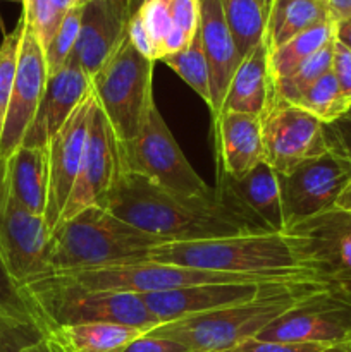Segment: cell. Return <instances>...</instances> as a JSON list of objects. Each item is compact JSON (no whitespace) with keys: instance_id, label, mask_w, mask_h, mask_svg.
<instances>
[{"instance_id":"1","label":"cell","mask_w":351,"mask_h":352,"mask_svg":"<svg viewBox=\"0 0 351 352\" xmlns=\"http://www.w3.org/2000/svg\"><path fill=\"white\" fill-rule=\"evenodd\" d=\"M105 208L129 226L164 237L169 243L260 232L217 191L212 198H188L131 172H120Z\"/></svg>"},{"instance_id":"2","label":"cell","mask_w":351,"mask_h":352,"mask_svg":"<svg viewBox=\"0 0 351 352\" xmlns=\"http://www.w3.org/2000/svg\"><path fill=\"white\" fill-rule=\"evenodd\" d=\"M147 260L224 274L312 278L336 285L319 270L305 237L292 230L160 244L148 251Z\"/></svg>"},{"instance_id":"3","label":"cell","mask_w":351,"mask_h":352,"mask_svg":"<svg viewBox=\"0 0 351 352\" xmlns=\"http://www.w3.org/2000/svg\"><path fill=\"white\" fill-rule=\"evenodd\" d=\"M330 287L334 285L315 280L268 285L258 298L248 302L164 323L147 333L176 340L189 352H227L244 340L255 339L303 298Z\"/></svg>"},{"instance_id":"4","label":"cell","mask_w":351,"mask_h":352,"mask_svg":"<svg viewBox=\"0 0 351 352\" xmlns=\"http://www.w3.org/2000/svg\"><path fill=\"white\" fill-rule=\"evenodd\" d=\"M167 243L129 226L103 206H92L61 220L52 230L48 275L147 260L148 251Z\"/></svg>"},{"instance_id":"5","label":"cell","mask_w":351,"mask_h":352,"mask_svg":"<svg viewBox=\"0 0 351 352\" xmlns=\"http://www.w3.org/2000/svg\"><path fill=\"white\" fill-rule=\"evenodd\" d=\"M23 287L47 322L50 333L61 327L85 323H117L145 332L162 325L140 294L81 287L52 275L34 278Z\"/></svg>"},{"instance_id":"6","label":"cell","mask_w":351,"mask_h":352,"mask_svg":"<svg viewBox=\"0 0 351 352\" xmlns=\"http://www.w3.org/2000/svg\"><path fill=\"white\" fill-rule=\"evenodd\" d=\"M151 79L153 60L133 47L127 33L92 78L93 96L119 143L133 141L143 127L155 103Z\"/></svg>"},{"instance_id":"7","label":"cell","mask_w":351,"mask_h":352,"mask_svg":"<svg viewBox=\"0 0 351 352\" xmlns=\"http://www.w3.org/2000/svg\"><path fill=\"white\" fill-rule=\"evenodd\" d=\"M52 277L58 278L62 282H67V284L81 285V287L131 292V294H150V292H164L172 291V289L193 287V285L205 284H268V282L312 280V278H282L264 277V275L224 274V272L198 270V268L158 263V261L150 260L103 265V267L96 268L55 274Z\"/></svg>"},{"instance_id":"8","label":"cell","mask_w":351,"mask_h":352,"mask_svg":"<svg viewBox=\"0 0 351 352\" xmlns=\"http://www.w3.org/2000/svg\"><path fill=\"white\" fill-rule=\"evenodd\" d=\"M119 151L123 172L143 175L179 196L212 198L215 195V189L210 188L186 160L155 103L138 136L127 143H119Z\"/></svg>"},{"instance_id":"9","label":"cell","mask_w":351,"mask_h":352,"mask_svg":"<svg viewBox=\"0 0 351 352\" xmlns=\"http://www.w3.org/2000/svg\"><path fill=\"white\" fill-rule=\"evenodd\" d=\"M255 339L351 346V291L330 287L312 292Z\"/></svg>"},{"instance_id":"10","label":"cell","mask_w":351,"mask_h":352,"mask_svg":"<svg viewBox=\"0 0 351 352\" xmlns=\"http://www.w3.org/2000/svg\"><path fill=\"white\" fill-rule=\"evenodd\" d=\"M48 250L50 230L45 219L14 199L0 162V254L14 280L24 285L50 274Z\"/></svg>"},{"instance_id":"11","label":"cell","mask_w":351,"mask_h":352,"mask_svg":"<svg viewBox=\"0 0 351 352\" xmlns=\"http://www.w3.org/2000/svg\"><path fill=\"white\" fill-rule=\"evenodd\" d=\"M350 181L351 160L332 148L320 157L305 160L288 174L279 175L288 227L334 208Z\"/></svg>"},{"instance_id":"12","label":"cell","mask_w":351,"mask_h":352,"mask_svg":"<svg viewBox=\"0 0 351 352\" xmlns=\"http://www.w3.org/2000/svg\"><path fill=\"white\" fill-rule=\"evenodd\" d=\"M262 140L264 162L279 175L329 150L323 124L288 102H274L262 117Z\"/></svg>"},{"instance_id":"13","label":"cell","mask_w":351,"mask_h":352,"mask_svg":"<svg viewBox=\"0 0 351 352\" xmlns=\"http://www.w3.org/2000/svg\"><path fill=\"white\" fill-rule=\"evenodd\" d=\"M123 172L119 141L107 120L105 113L96 103L89 120L88 141L81 168L74 182L71 196L64 206L61 220H69L92 206L105 208L107 198ZM58 220V222H61Z\"/></svg>"},{"instance_id":"14","label":"cell","mask_w":351,"mask_h":352,"mask_svg":"<svg viewBox=\"0 0 351 352\" xmlns=\"http://www.w3.org/2000/svg\"><path fill=\"white\" fill-rule=\"evenodd\" d=\"M47 79L48 69L45 50L34 31L24 19L16 79H14V88L0 134V162L9 160L23 144L24 134L36 116Z\"/></svg>"},{"instance_id":"15","label":"cell","mask_w":351,"mask_h":352,"mask_svg":"<svg viewBox=\"0 0 351 352\" xmlns=\"http://www.w3.org/2000/svg\"><path fill=\"white\" fill-rule=\"evenodd\" d=\"M95 107L96 100L93 93H89L88 98L72 112L67 122L48 144V196L45 223L50 234L61 220L65 203L78 179L88 141L89 120Z\"/></svg>"},{"instance_id":"16","label":"cell","mask_w":351,"mask_h":352,"mask_svg":"<svg viewBox=\"0 0 351 352\" xmlns=\"http://www.w3.org/2000/svg\"><path fill=\"white\" fill-rule=\"evenodd\" d=\"M215 189L229 199L250 223L262 232H284L288 223L282 206L279 174L260 162L243 177L234 179L217 170Z\"/></svg>"},{"instance_id":"17","label":"cell","mask_w":351,"mask_h":352,"mask_svg":"<svg viewBox=\"0 0 351 352\" xmlns=\"http://www.w3.org/2000/svg\"><path fill=\"white\" fill-rule=\"evenodd\" d=\"M92 93V81L81 65L69 57L64 67L50 74L36 116L28 127L21 146L48 148L55 134Z\"/></svg>"},{"instance_id":"18","label":"cell","mask_w":351,"mask_h":352,"mask_svg":"<svg viewBox=\"0 0 351 352\" xmlns=\"http://www.w3.org/2000/svg\"><path fill=\"white\" fill-rule=\"evenodd\" d=\"M286 230L301 234L319 270L330 282L351 291V213L334 206Z\"/></svg>"},{"instance_id":"19","label":"cell","mask_w":351,"mask_h":352,"mask_svg":"<svg viewBox=\"0 0 351 352\" xmlns=\"http://www.w3.org/2000/svg\"><path fill=\"white\" fill-rule=\"evenodd\" d=\"M274 284H282V282H268V284H205L140 296L143 299L145 306L151 311V315L164 325V323L176 322V320L188 318V316L202 315V313L213 311V309L248 302L251 299L258 298L268 285Z\"/></svg>"},{"instance_id":"20","label":"cell","mask_w":351,"mask_h":352,"mask_svg":"<svg viewBox=\"0 0 351 352\" xmlns=\"http://www.w3.org/2000/svg\"><path fill=\"white\" fill-rule=\"evenodd\" d=\"M203 50L210 67V112L212 119L220 113L231 79L241 64L233 34L224 19L220 0H200V26Z\"/></svg>"},{"instance_id":"21","label":"cell","mask_w":351,"mask_h":352,"mask_svg":"<svg viewBox=\"0 0 351 352\" xmlns=\"http://www.w3.org/2000/svg\"><path fill=\"white\" fill-rule=\"evenodd\" d=\"M219 170L240 179L264 162L262 119L240 112H222L213 119Z\"/></svg>"},{"instance_id":"22","label":"cell","mask_w":351,"mask_h":352,"mask_svg":"<svg viewBox=\"0 0 351 352\" xmlns=\"http://www.w3.org/2000/svg\"><path fill=\"white\" fill-rule=\"evenodd\" d=\"M126 28L127 19L109 0H93L83 7L79 36L71 57L81 65L89 81L119 47Z\"/></svg>"},{"instance_id":"23","label":"cell","mask_w":351,"mask_h":352,"mask_svg":"<svg viewBox=\"0 0 351 352\" xmlns=\"http://www.w3.org/2000/svg\"><path fill=\"white\" fill-rule=\"evenodd\" d=\"M268 54L270 47L265 40L241 60L231 79L220 113L240 112L262 119L268 112L275 102Z\"/></svg>"},{"instance_id":"24","label":"cell","mask_w":351,"mask_h":352,"mask_svg":"<svg viewBox=\"0 0 351 352\" xmlns=\"http://www.w3.org/2000/svg\"><path fill=\"white\" fill-rule=\"evenodd\" d=\"M2 164L14 199L33 215L45 219L48 196V148L21 146Z\"/></svg>"},{"instance_id":"25","label":"cell","mask_w":351,"mask_h":352,"mask_svg":"<svg viewBox=\"0 0 351 352\" xmlns=\"http://www.w3.org/2000/svg\"><path fill=\"white\" fill-rule=\"evenodd\" d=\"M145 330L117 323H85L55 329L50 333L65 352H123Z\"/></svg>"},{"instance_id":"26","label":"cell","mask_w":351,"mask_h":352,"mask_svg":"<svg viewBox=\"0 0 351 352\" xmlns=\"http://www.w3.org/2000/svg\"><path fill=\"white\" fill-rule=\"evenodd\" d=\"M326 21L330 19L323 0H272L267 24L268 47L270 50L281 47L296 34Z\"/></svg>"},{"instance_id":"27","label":"cell","mask_w":351,"mask_h":352,"mask_svg":"<svg viewBox=\"0 0 351 352\" xmlns=\"http://www.w3.org/2000/svg\"><path fill=\"white\" fill-rule=\"evenodd\" d=\"M224 19L241 60L267 40L272 0H220Z\"/></svg>"},{"instance_id":"28","label":"cell","mask_w":351,"mask_h":352,"mask_svg":"<svg viewBox=\"0 0 351 352\" xmlns=\"http://www.w3.org/2000/svg\"><path fill=\"white\" fill-rule=\"evenodd\" d=\"M334 38H336V24L326 21V23L317 24V26L296 34L281 47L272 48L268 54L272 81L277 82L284 79L286 76L296 71L306 58H310L320 48L330 43Z\"/></svg>"},{"instance_id":"29","label":"cell","mask_w":351,"mask_h":352,"mask_svg":"<svg viewBox=\"0 0 351 352\" xmlns=\"http://www.w3.org/2000/svg\"><path fill=\"white\" fill-rule=\"evenodd\" d=\"M0 316L21 325L33 327L41 330L45 336H50L47 322L38 311L26 289L14 280L10 272L7 270L2 254H0Z\"/></svg>"},{"instance_id":"30","label":"cell","mask_w":351,"mask_h":352,"mask_svg":"<svg viewBox=\"0 0 351 352\" xmlns=\"http://www.w3.org/2000/svg\"><path fill=\"white\" fill-rule=\"evenodd\" d=\"M291 103L303 109L305 112L312 113L323 126L341 119L351 109V105L344 100L343 93H341L332 71L317 79L312 86H308Z\"/></svg>"},{"instance_id":"31","label":"cell","mask_w":351,"mask_h":352,"mask_svg":"<svg viewBox=\"0 0 351 352\" xmlns=\"http://www.w3.org/2000/svg\"><path fill=\"white\" fill-rule=\"evenodd\" d=\"M162 62L167 64L210 107V103H212V95H210V67L205 50H203L200 33L195 34V38H193L188 47L182 48L178 54L167 55V57L162 58Z\"/></svg>"},{"instance_id":"32","label":"cell","mask_w":351,"mask_h":352,"mask_svg":"<svg viewBox=\"0 0 351 352\" xmlns=\"http://www.w3.org/2000/svg\"><path fill=\"white\" fill-rule=\"evenodd\" d=\"M336 40V38H334ZM334 40L327 43L326 47L320 48L317 54L306 58L296 71L286 76L281 81L274 82L275 102H288L291 103L298 95H301L308 86H312L317 79L322 78L323 74L330 71L332 67V52H334Z\"/></svg>"},{"instance_id":"33","label":"cell","mask_w":351,"mask_h":352,"mask_svg":"<svg viewBox=\"0 0 351 352\" xmlns=\"http://www.w3.org/2000/svg\"><path fill=\"white\" fill-rule=\"evenodd\" d=\"M72 7H76V0H24L23 16L40 40L43 50Z\"/></svg>"},{"instance_id":"34","label":"cell","mask_w":351,"mask_h":352,"mask_svg":"<svg viewBox=\"0 0 351 352\" xmlns=\"http://www.w3.org/2000/svg\"><path fill=\"white\" fill-rule=\"evenodd\" d=\"M81 16L83 7H72L64 16L62 23L58 24L48 47L45 48L48 76L61 71L72 55V50H74L76 41H78L79 36V28H81Z\"/></svg>"},{"instance_id":"35","label":"cell","mask_w":351,"mask_h":352,"mask_svg":"<svg viewBox=\"0 0 351 352\" xmlns=\"http://www.w3.org/2000/svg\"><path fill=\"white\" fill-rule=\"evenodd\" d=\"M24 31V17L17 21L16 28L3 36L0 43V134H2L3 120H6L7 107L10 102V93L14 88V79L17 71V57H19L21 36Z\"/></svg>"},{"instance_id":"36","label":"cell","mask_w":351,"mask_h":352,"mask_svg":"<svg viewBox=\"0 0 351 352\" xmlns=\"http://www.w3.org/2000/svg\"><path fill=\"white\" fill-rule=\"evenodd\" d=\"M136 12L140 14L145 28L150 34L155 54H157V60H162L165 40L174 30L171 17V0H145Z\"/></svg>"},{"instance_id":"37","label":"cell","mask_w":351,"mask_h":352,"mask_svg":"<svg viewBox=\"0 0 351 352\" xmlns=\"http://www.w3.org/2000/svg\"><path fill=\"white\" fill-rule=\"evenodd\" d=\"M43 337L47 336L41 330L0 316V352H21Z\"/></svg>"},{"instance_id":"38","label":"cell","mask_w":351,"mask_h":352,"mask_svg":"<svg viewBox=\"0 0 351 352\" xmlns=\"http://www.w3.org/2000/svg\"><path fill=\"white\" fill-rule=\"evenodd\" d=\"M171 17L174 30L193 40L200 26V0H171Z\"/></svg>"},{"instance_id":"39","label":"cell","mask_w":351,"mask_h":352,"mask_svg":"<svg viewBox=\"0 0 351 352\" xmlns=\"http://www.w3.org/2000/svg\"><path fill=\"white\" fill-rule=\"evenodd\" d=\"M330 346L306 342H274V340L250 339L227 352H320Z\"/></svg>"},{"instance_id":"40","label":"cell","mask_w":351,"mask_h":352,"mask_svg":"<svg viewBox=\"0 0 351 352\" xmlns=\"http://www.w3.org/2000/svg\"><path fill=\"white\" fill-rule=\"evenodd\" d=\"M330 71H332L334 78L339 85L344 100L351 105V52L337 40H334L332 67H330Z\"/></svg>"},{"instance_id":"41","label":"cell","mask_w":351,"mask_h":352,"mask_svg":"<svg viewBox=\"0 0 351 352\" xmlns=\"http://www.w3.org/2000/svg\"><path fill=\"white\" fill-rule=\"evenodd\" d=\"M329 148L351 160V113H344L341 119L323 126Z\"/></svg>"},{"instance_id":"42","label":"cell","mask_w":351,"mask_h":352,"mask_svg":"<svg viewBox=\"0 0 351 352\" xmlns=\"http://www.w3.org/2000/svg\"><path fill=\"white\" fill-rule=\"evenodd\" d=\"M126 33L129 41L133 43V47L140 52L143 57L150 58V60H157V54H155V47L150 40V34H148L147 28H145L143 21H141L140 14L134 12L133 16L127 21Z\"/></svg>"},{"instance_id":"43","label":"cell","mask_w":351,"mask_h":352,"mask_svg":"<svg viewBox=\"0 0 351 352\" xmlns=\"http://www.w3.org/2000/svg\"><path fill=\"white\" fill-rule=\"evenodd\" d=\"M123 352H189L182 344L165 337H155L145 333L140 339L133 340Z\"/></svg>"},{"instance_id":"44","label":"cell","mask_w":351,"mask_h":352,"mask_svg":"<svg viewBox=\"0 0 351 352\" xmlns=\"http://www.w3.org/2000/svg\"><path fill=\"white\" fill-rule=\"evenodd\" d=\"M323 3L334 24L351 21V0H323Z\"/></svg>"},{"instance_id":"45","label":"cell","mask_w":351,"mask_h":352,"mask_svg":"<svg viewBox=\"0 0 351 352\" xmlns=\"http://www.w3.org/2000/svg\"><path fill=\"white\" fill-rule=\"evenodd\" d=\"M21 352H65V351L62 349L61 344H58L54 337L47 336L41 340H38V342L28 346L26 349H23Z\"/></svg>"},{"instance_id":"46","label":"cell","mask_w":351,"mask_h":352,"mask_svg":"<svg viewBox=\"0 0 351 352\" xmlns=\"http://www.w3.org/2000/svg\"><path fill=\"white\" fill-rule=\"evenodd\" d=\"M336 40L351 52V21L336 24Z\"/></svg>"},{"instance_id":"47","label":"cell","mask_w":351,"mask_h":352,"mask_svg":"<svg viewBox=\"0 0 351 352\" xmlns=\"http://www.w3.org/2000/svg\"><path fill=\"white\" fill-rule=\"evenodd\" d=\"M336 208L343 210V212H346V213H351V181L348 182V186L343 189V192L339 195V198H337Z\"/></svg>"},{"instance_id":"48","label":"cell","mask_w":351,"mask_h":352,"mask_svg":"<svg viewBox=\"0 0 351 352\" xmlns=\"http://www.w3.org/2000/svg\"><path fill=\"white\" fill-rule=\"evenodd\" d=\"M110 3L114 6V9L117 10L119 14H123L127 21L129 17L133 16V2L134 0H109Z\"/></svg>"},{"instance_id":"49","label":"cell","mask_w":351,"mask_h":352,"mask_svg":"<svg viewBox=\"0 0 351 352\" xmlns=\"http://www.w3.org/2000/svg\"><path fill=\"white\" fill-rule=\"evenodd\" d=\"M320 352H351V346H346V344H341V346H330L322 349Z\"/></svg>"},{"instance_id":"50","label":"cell","mask_w":351,"mask_h":352,"mask_svg":"<svg viewBox=\"0 0 351 352\" xmlns=\"http://www.w3.org/2000/svg\"><path fill=\"white\" fill-rule=\"evenodd\" d=\"M89 2H93V0H76V7H85L88 6Z\"/></svg>"},{"instance_id":"51","label":"cell","mask_w":351,"mask_h":352,"mask_svg":"<svg viewBox=\"0 0 351 352\" xmlns=\"http://www.w3.org/2000/svg\"><path fill=\"white\" fill-rule=\"evenodd\" d=\"M143 2H145V0H134V2H133V14L136 12L138 9H140V6H141V3H143Z\"/></svg>"},{"instance_id":"52","label":"cell","mask_w":351,"mask_h":352,"mask_svg":"<svg viewBox=\"0 0 351 352\" xmlns=\"http://www.w3.org/2000/svg\"><path fill=\"white\" fill-rule=\"evenodd\" d=\"M9 2H21V3H23L24 0H9Z\"/></svg>"}]
</instances>
